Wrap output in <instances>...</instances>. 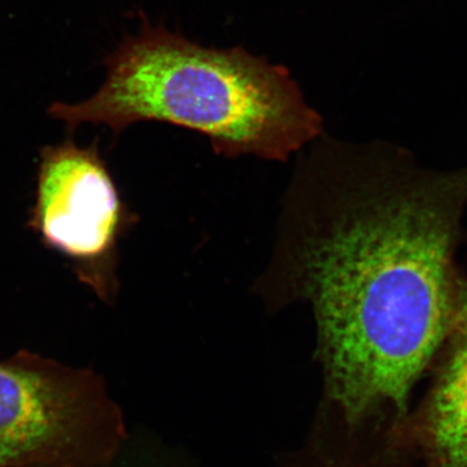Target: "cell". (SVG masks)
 <instances>
[{"mask_svg": "<svg viewBox=\"0 0 467 467\" xmlns=\"http://www.w3.org/2000/svg\"><path fill=\"white\" fill-rule=\"evenodd\" d=\"M297 251L318 328L321 401L300 460L339 467L382 453L407 423L418 378L447 340L467 169L359 183Z\"/></svg>", "mask_w": 467, "mask_h": 467, "instance_id": "obj_1", "label": "cell"}, {"mask_svg": "<svg viewBox=\"0 0 467 467\" xmlns=\"http://www.w3.org/2000/svg\"><path fill=\"white\" fill-rule=\"evenodd\" d=\"M99 90L48 115L70 130L109 126L119 135L142 121L167 122L209 138L226 158L285 161L322 133V119L290 72L241 47L205 48L144 23L107 60Z\"/></svg>", "mask_w": 467, "mask_h": 467, "instance_id": "obj_2", "label": "cell"}, {"mask_svg": "<svg viewBox=\"0 0 467 467\" xmlns=\"http://www.w3.org/2000/svg\"><path fill=\"white\" fill-rule=\"evenodd\" d=\"M126 439L97 371L26 349L0 361V467H109Z\"/></svg>", "mask_w": 467, "mask_h": 467, "instance_id": "obj_3", "label": "cell"}, {"mask_svg": "<svg viewBox=\"0 0 467 467\" xmlns=\"http://www.w3.org/2000/svg\"><path fill=\"white\" fill-rule=\"evenodd\" d=\"M131 223L97 144L43 147L29 226L106 303L119 290L117 245Z\"/></svg>", "mask_w": 467, "mask_h": 467, "instance_id": "obj_4", "label": "cell"}, {"mask_svg": "<svg viewBox=\"0 0 467 467\" xmlns=\"http://www.w3.org/2000/svg\"><path fill=\"white\" fill-rule=\"evenodd\" d=\"M447 355L417 423L404 426L425 457L426 467H467V284L447 337Z\"/></svg>", "mask_w": 467, "mask_h": 467, "instance_id": "obj_5", "label": "cell"}]
</instances>
